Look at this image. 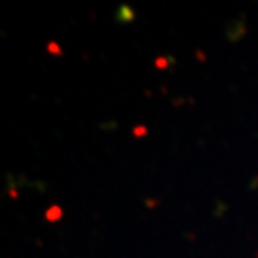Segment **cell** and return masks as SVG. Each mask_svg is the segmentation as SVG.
Listing matches in <instances>:
<instances>
[{
	"label": "cell",
	"mask_w": 258,
	"mask_h": 258,
	"mask_svg": "<svg viewBox=\"0 0 258 258\" xmlns=\"http://www.w3.org/2000/svg\"><path fill=\"white\" fill-rule=\"evenodd\" d=\"M60 215H63V211H60L58 207H52L50 211H47V220H58Z\"/></svg>",
	"instance_id": "obj_1"
},
{
	"label": "cell",
	"mask_w": 258,
	"mask_h": 258,
	"mask_svg": "<svg viewBox=\"0 0 258 258\" xmlns=\"http://www.w3.org/2000/svg\"><path fill=\"white\" fill-rule=\"evenodd\" d=\"M144 133V127H135V135H142Z\"/></svg>",
	"instance_id": "obj_2"
}]
</instances>
